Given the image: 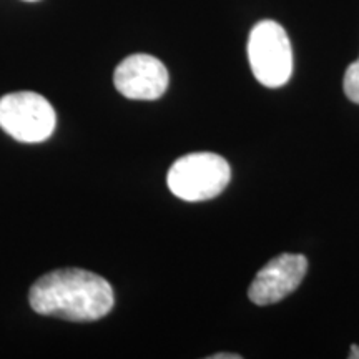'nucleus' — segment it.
Masks as SVG:
<instances>
[{
	"instance_id": "1",
	"label": "nucleus",
	"mask_w": 359,
	"mask_h": 359,
	"mask_svg": "<svg viewBox=\"0 0 359 359\" xmlns=\"http://www.w3.org/2000/svg\"><path fill=\"white\" fill-rule=\"evenodd\" d=\"M30 306L43 316L67 321H97L115 304V294L105 278L79 268L47 273L34 283L29 293Z\"/></svg>"
},
{
	"instance_id": "2",
	"label": "nucleus",
	"mask_w": 359,
	"mask_h": 359,
	"mask_svg": "<svg viewBox=\"0 0 359 359\" xmlns=\"http://www.w3.org/2000/svg\"><path fill=\"white\" fill-rule=\"evenodd\" d=\"M231 170L217 154L200 151L178 158L168 170L170 191L180 200L206 201L218 196L228 187Z\"/></svg>"
},
{
	"instance_id": "3",
	"label": "nucleus",
	"mask_w": 359,
	"mask_h": 359,
	"mask_svg": "<svg viewBox=\"0 0 359 359\" xmlns=\"http://www.w3.org/2000/svg\"><path fill=\"white\" fill-rule=\"evenodd\" d=\"M248 58L253 75L264 87H283L293 74V50L288 34L275 20H262L251 29Z\"/></svg>"
},
{
	"instance_id": "4",
	"label": "nucleus",
	"mask_w": 359,
	"mask_h": 359,
	"mask_svg": "<svg viewBox=\"0 0 359 359\" xmlns=\"http://www.w3.org/2000/svg\"><path fill=\"white\" fill-rule=\"evenodd\" d=\"M55 110L35 92H15L0 98V128L17 142L40 143L55 132Z\"/></svg>"
},
{
	"instance_id": "5",
	"label": "nucleus",
	"mask_w": 359,
	"mask_h": 359,
	"mask_svg": "<svg viewBox=\"0 0 359 359\" xmlns=\"http://www.w3.org/2000/svg\"><path fill=\"white\" fill-rule=\"evenodd\" d=\"M306 271L308 259L303 255L283 253L259 269L250 286V299L258 306L281 302L302 285Z\"/></svg>"
},
{
	"instance_id": "6",
	"label": "nucleus",
	"mask_w": 359,
	"mask_h": 359,
	"mask_svg": "<svg viewBox=\"0 0 359 359\" xmlns=\"http://www.w3.org/2000/svg\"><path fill=\"white\" fill-rule=\"evenodd\" d=\"M168 70L158 58L133 53L115 69V88L130 100H156L168 88Z\"/></svg>"
},
{
	"instance_id": "7",
	"label": "nucleus",
	"mask_w": 359,
	"mask_h": 359,
	"mask_svg": "<svg viewBox=\"0 0 359 359\" xmlns=\"http://www.w3.org/2000/svg\"><path fill=\"white\" fill-rule=\"evenodd\" d=\"M344 93L349 100L359 103V58L348 67L344 74Z\"/></svg>"
},
{
	"instance_id": "8",
	"label": "nucleus",
	"mask_w": 359,
	"mask_h": 359,
	"mask_svg": "<svg viewBox=\"0 0 359 359\" xmlns=\"http://www.w3.org/2000/svg\"><path fill=\"white\" fill-rule=\"evenodd\" d=\"M210 359H241V354H230V353H218L210 356Z\"/></svg>"
},
{
	"instance_id": "9",
	"label": "nucleus",
	"mask_w": 359,
	"mask_h": 359,
	"mask_svg": "<svg viewBox=\"0 0 359 359\" xmlns=\"http://www.w3.org/2000/svg\"><path fill=\"white\" fill-rule=\"evenodd\" d=\"M349 358H351V359H359V344H353L351 353H349Z\"/></svg>"
},
{
	"instance_id": "10",
	"label": "nucleus",
	"mask_w": 359,
	"mask_h": 359,
	"mask_svg": "<svg viewBox=\"0 0 359 359\" xmlns=\"http://www.w3.org/2000/svg\"><path fill=\"white\" fill-rule=\"evenodd\" d=\"M25 2H37V0H25Z\"/></svg>"
}]
</instances>
